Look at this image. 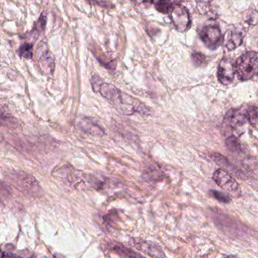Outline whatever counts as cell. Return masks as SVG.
Segmentation results:
<instances>
[{"label":"cell","instance_id":"obj_1","mask_svg":"<svg viewBox=\"0 0 258 258\" xmlns=\"http://www.w3.org/2000/svg\"><path fill=\"white\" fill-rule=\"evenodd\" d=\"M98 91L105 99L111 102L117 111L126 115L138 113L147 115L149 109L143 103L131 97L129 95L123 93L112 84L102 83L98 87Z\"/></svg>","mask_w":258,"mask_h":258},{"label":"cell","instance_id":"obj_2","mask_svg":"<svg viewBox=\"0 0 258 258\" xmlns=\"http://www.w3.org/2000/svg\"><path fill=\"white\" fill-rule=\"evenodd\" d=\"M235 72L241 81H249L258 75V52H247L237 59Z\"/></svg>","mask_w":258,"mask_h":258},{"label":"cell","instance_id":"obj_3","mask_svg":"<svg viewBox=\"0 0 258 258\" xmlns=\"http://www.w3.org/2000/svg\"><path fill=\"white\" fill-rule=\"evenodd\" d=\"M10 179L16 188L26 196L35 197L41 192V188L37 179L28 173L13 172L10 174Z\"/></svg>","mask_w":258,"mask_h":258},{"label":"cell","instance_id":"obj_4","mask_svg":"<svg viewBox=\"0 0 258 258\" xmlns=\"http://www.w3.org/2000/svg\"><path fill=\"white\" fill-rule=\"evenodd\" d=\"M171 22L179 32H186L191 26L189 11L186 7L180 4H175L169 12Z\"/></svg>","mask_w":258,"mask_h":258},{"label":"cell","instance_id":"obj_5","mask_svg":"<svg viewBox=\"0 0 258 258\" xmlns=\"http://www.w3.org/2000/svg\"><path fill=\"white\" fill-rule=\"evenodd\" d=\"M198 34L205 46L211 50L217 49L223 43V37L218 25H205L199 30Z\"/></svg>","mask_w":258,"mask_h":258},{"label":"cell","instance_id":"obj_6","mask_svg":"<svg viewBox=\"0 0 258 258\" xmlns=\"http://www.w3.org/2000/svg\"><path fill=\"white\" fill-rule=\"evenodd\" d=\"M213 179L220 188L228 191L234 197L241 196V190L239 184L228 172L219 169L213 174Z\"/></svg>","mask_w":258,"mask_h":258},{"label":"cell","instance_id":"obj_7","mask_svg":"<svg viewBox=\"0 0 258 258\" xmlns=\"http://www.w3.org/2000/svg\"><path fill=\"white\" fill-rule=\"evenodd\" d=\"M235 72V66L232 60L224 58L220 61L217 70V78L220 84L223 85H229L233 81Z\"/></svg>","mask_w":258,"mask_h":258},{"label":"cell","instance_id":"obj_8","mask_svg":"<svg viewBox=\"0 0 258 258\" xmlns=\"http://www.w3.org/2000/svg\"><path fill=\"white\" fill-rule=\"evenodd\" d=\"M131 243L135 248L149 256L164 257L165 256L162 249L152 241H145L141 238H131Z\"/></svg>","mask_w":258,"mask_h":258},{"label":"cell","instance_id":"obj_9","mask_svg":"<svg viewBox=\"0 0 258 258\" xmlns=\"http://www.w3.org/2000/svg\"><path fill=\"white\" fill-rule=\"evenodd\" d=\"M38 66L42 72L46 75H52L55 70V58L49 49L45 48L43 45L39 47L37 50Z\"/></svg>","mask_w":258,"mask_h":258},{"label":"cell","instance_id":"obj_10","mask_svg":"<svg viewBox=\"0 0 258 258\" xmlns=\"http://www.w3.org/2000/svg\"><path fill=\"white\" fill-rule=\"evenodd\" d=\"M244 36L245 34L243 30L232 28L223 36V46L229 51L235 50L242 44Z\"/></svg>","mask_w":258,"mask_h":258},{"label":"cell","instance_id":"obj_11","mask_svg":"<svg viewBox=\"0 0 258 258\" xmlns=\"http://www.w3.org/2000/svg\"><path fill=\"white\" fill-rule=\"evenodd\" d=\"M246 120H247L246 111L243 112L241 110H232L226 114L224 123H226V126L229 127L236 129L243 126L245 123Z\"/></svg>","mask_w":258,"mask_h":258},{"label":"cell","instance_id":"obj_12","mask_svg":"<svg viewBox=\"0 0 258 258\" xmlns=\"http://www.w3.org/2000/svg\"><path fill=\"white\" fill-rule=\"evenodd\" d=\"M78 125V127L84 132L88 133L93 136H99V137L103 136L104 130L90 119H82L80 120Z\"/></svg>","mask_w":258,"mask_h":258},{"label":"cell","instance_id":"obj_13","mask_svg":"<svg viewBox=\"0 0 258 258\" xmlns=\"http://www.w3.org/2000/svg\"><path fill=\"white\" fill-rule=\"evenodd\" d=\"M110 250L111 251L115 253L116 254L119 255L120 256H125V257H134V256H141L142 255L139 254V253H135L131 249L128 247H125L123 244H120L118 242H114L113 241L112 243L109 244L108 245Z\"/></svg>","mask_w":258,"mask_h":258},{"label":"cell","instance_id":"obj_14","mask_svg":"<svg viewBox=\"0 0 258 258\" xmlns=\"http://www.w3.org/2000/svg\"><path fill=\"white\" fill-rule=\"evenodd\" d=\"M212 158L217 164L228 169V170L232 172V173H234V174L236 175L238 177L242 178L243 173L240 170H238L236 167L232 165L224 156H223L222 155H219V154H214L212 155Z\"/></svg>","mask_w":258,"mask_h":258},{"label":"cell","instance_id":"obj_15","mask_svg":"<svg viewBox=\"0 0 258 258\" xmlns=\"http://www.w3.org/2000/svg\"><path fill=\"white\" fill-rule=\"evenodd\" d=\"M145 3L154 4L155 9L160 13L167 14L170 12V9L173 7V4L170 0H143Z\"/></svg>","mask_w":258,"mask_h":258},{"label":"cell","instance_id":"obj_16","mask_svg":"<svg viewBox=\"0 0 258 258\" xmlns=\"http://www.w3.org/2000/svg\"><path fill=\"white\" fill-rule=\"evenodd\" d=\"M226 146L227 149L233 153H240L242 152V147L239 140L234 136H231L226 139Z\"/></svg>","mask_w":258,"mask_h":258},{"label":"cell","instance_id":"obj_17","mask_svg":"<svg viewBox=\"0 0 258 258\" xmlns=\"http://www.w3.org/2000/svg\"><path fill=\"white\" fill-rule=\"evenodd\" d=\"M247 120L253 126H258V108L255 106L249 107L246 110Z\"/></svg>","mask_w":258,"mask_h":258},{"label":"cell","instance_id":"obj_18","mask_svg":"<svg viewBox=\"0 0 258 258\" xmlns=\"http://www.w3.org/2000/svg\"><path fill=\"white\" fill-rule=\"evenodd\" d=\"M19 54L22 58L31 59L33 57V45L31 43H25L19 49Z\"/></svg>","mask_w":258,"mask_h":258},{"label":"cell","instance_id":"obj_19","mask_svg":"<svg viewBox=\"0 0 258 258\" xmlns=\"http://www.w3.org/2000/svg\"><path fill=\"white\" fill-rule=\"evenodd\" d=\"M46 19H47V18H46V15L42 14L39 20L37 21V24H36L34 31H33L37 33V34H42L43 31H44L45 28H46Z\"/></svg>","mask_w":258,"mask_h":258},{"label":"cell","instance_id":"obj_20","mask_svg":"<svg viewBox=\"0 0 258 258\" xmlns=\"http://www.w3.org/2000/svg\"><path fill=\"white\" fill-rule=\"evenodd\" d=\"M191 60L196 66H202L205 61H206L205 57L201 53H193L191 55Z\"/></svg>","mask_w":258,"mask_h":258},{"label":"cell","instance_id":"obj_21","mask_svg":"<svg viewBox=\"0 0 258 258\" xmlns=\"http://www.w3.org/2000/svg\"><path fill=\"white\" fill-rule=\"evenodd\" d=\"M211 195L217 200L220 201V202H224V203H227V202L230 201L228 196H225L223 193L219 192L217 191H211Z\"/></svg>","mask_w":258,"mask_h":258}]
</instances>
